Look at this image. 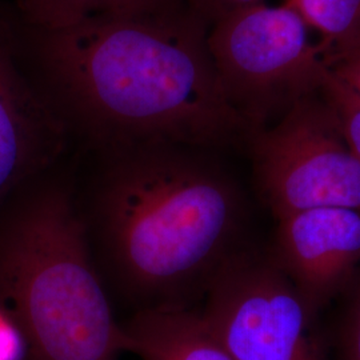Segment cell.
Returning a JSON list of instances; mask_svg holds the SVG:
<instances>
[{
  "mask_svg": "<svg viewBox=\"0 0 360 360\" xmlns=\"http://www.w3.org/2000/svg\"><path fill=\"white\" fill-rule=\"evenodd\" d=\"M39 92L92 151L172 143L245 146L255 129L227 99L210 26L187 6L59 30L30 27Z\"/></svg>",
  "mask_w": 360,
  "mask_h": 360,
  "instance_id": "cell-1",
  "label": "cell"
},
{
  "mask_svg": "<svg viewBox=\"0 0 360 360\" xmlns=\"http://www.w3.org/2000/svg\"><path fill=\"white\" fill-rule=\"evenodd\" d=\"M205 151L151 143L96 153L82 217L110 294L135 312L193 309L243 248V195Z\"/></svg>",
  "mask_w": 360,
  "mask_h": 360,
  "instance_id": "cell-2",
  "label": "cell"
},
{
  "mask_svg": "<svg viewBox=\"0 0 360 360\" xmlns=\"http://www.w3.org/2000/svg\"><path fill=\"white\" fill-rule=\"evenodd\" d=\"M0 312L20 339L22 360H117L124 352L62 162L0 208Z\"/></svg>",
  "mask_w": 360,
  "mask_h": 360,
  "instance_id": "cell-3",
  "label": "cell"
},
{
  "mask_svg": "<svg viewBox=\"0 0 360 360\" xmlns=\"http://www.w3.org/2000/svg\"><path fill=\"white\" fill-rule=\"evenodd\" d=\"M208 46L227 99L255 131L321 92L330 68L321 39L285 0L226 15L210 26Z\"/></svg>",
  "mask_w": 360,
  "mask_h": 360,
  "instance_id": "cell-4",
  "label": "cell"
},
{
  "mask_svg": "<svg viewBox=\"0 0 360 360\" xmlns=\"http://www.w3.org/2000/svg\"><path fill=\"white\" fill-rule=\"evenodd\" d=\"M247 148L257 191L276 220L318 207L360 211V162L322 91L257 129Z\"/></svg>",
  "mask_w": 360,
  "mask_h": 360,
  "instance_id": "cell-5",
  "label": "cell"
},
{
  "mask_svg": "<svg viewBox=\"0 0 360 360\" xmlns=\"http://www.w3.org/2000/svg\"><path fill=\"white\" fill-rule=\"evenodd\" d=\"M198 311L236 360H328L318 312L274 259L242 248L220 269Z\"/></svg>",
  "mask_w": 360,
  "mask_h": 360,
  "instance_id": "cell-6",
  "label": "cell"
},
{
  "mask_svg": "<svg viewBox=\"0 0 360 360\" xmlns=\"http://www.w3.org/2000/svg\"><path fill=\"white\" fill-rule=\"evenodd\" d=\"M271 257L318 312L359 275L360 211L318 207L279 219Z\"/></svg>",
  "mask_w": 360,
  "mask_h": 360,
  "instance_id": "cell-7",
  "label": "cell"
},
{
  "mask_svg": "<svg viewBox=\"0 0 360 360\" xmlns=\"http://www.w3.org/2000/svg\"><path fill=\"white\" fill-rule=\"evenodd\" d=\"M71 135L0 47V208L28 180L60 163Z\"/></svg>",
  "mask_w": 360,
  "mask_h": 360,
  "instance_id": "cell-8",
  "label": "cell"
},
{
  "mask_svg": "<svg viewBox=\"0 0 360 360\" xmlns=\"http://www.w3.org/2000/svg\"><path fill=\"white\" fill-rule=\"evenodd\" d=\"M122 333L123 351L141 360H236L193 309L134 312Z\"/></svg>",
  "mask_w": 360,
  "mask_h": 360,
  "instance_id": "cell-9",
  "label": "cell"
},
{
  "mask_svg": "<svg viewBox=\"0 0 360 360\" xmlns=\"http://www.w3.org/2000/svg\"><path fill=\"white\" fill-rule=\"evenodd\" d=\"M30 27L59 30L178 11L188 0H18Z\"/></svg>",
  "mask_w": 360,
  "mask_h": 360,
  "instance_id": "cell-10",
  "label": "cell"
},
{
  "mask_svg": "<svg viewBox=\"0 0 360 360\" xmlns=\"http://www.w3.org/2000/svg\"><path fill=\"white\" fill-rule=\"evenodd\" d=\"M322 41L330 63L360 43V0H285Z\"/></svg>",
  "mask_w": 360,
  "mask_h": 360,
  "instance_id": "cell-11",
  "label": "cell"
},
{
  "mask_svg": "<svg viewBox=\"0 0 360 360\" xmlns=\"http://www.w3.org/2000/svg\"><path fill=\"white\" fill-rule=\"evenodd\" d=\"M323 96L334 110L348 147L360 162V96L330 71L322 87Z\"/></svg>",
  "mask_w": 360,
  "mask_h": 360,
  "instance_id": "cell-12",
  "label": "cell"
},
{
  "mask_svg": "<svg viewBox=\"0 0 360 360\" xmlns=\"http://www.w3.org/2000/svg\"><path fill=\"white\" fill-rule=\"evenodd\" d=\"M339 360H360V279L342 323Z\"/></svg>",
  "mask_w": 360,
  "mask_h": 360,
  "instance_id": "cell-13",
  "label": "cell"
},
{
  "mask_svg": "<svg viewBox=\"0 0 360 360\" xmlns=\"http://www.w3.org/2000/svg\"><path fill=\"white\" fill-rule=\"evenodd\" d=\"M259 1L264 0H188V7L211 26L226 15Z\"/></svg>",
  "mask_w": 360,
  "mask_h": 360,
  "instance_id": "cell-14",
  "label": "cell"
},
{
  "mask_svg": "<svg viewBox=\"0 0 360 360\" xmlns=\"http://www.w3.org/2000/svg\"><path fill=\"white\" fill-rule=\"evenodd\" d=\"M330 71L360 96V43L333 60Z\"/></svg>",
  "mask_w": 360,
  "mask_h": 360,
  "instance_id": "cell-15",
  "label": "cell"
},
{
  "mask_svg": "<svg viewBox=\"0 0 360 360\" xmlns=\"http://www.w3.org/2000/svg\"><path fill=\"white\" fill-rule=\"evenodd\" d=\"M23 349L15 328L0 312V360H22Z\"/></svg>",
  "mask_w": 360,
  "mask_h": 360,
  "instance_id": "cell-16",
  "label": "cell"
}]
</instances>
